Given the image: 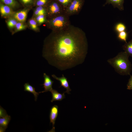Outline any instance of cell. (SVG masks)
<instances>
[{
	"label": "cell",
	"instance_id": "1",
	"mask_svg": "<svg viewBox=\"0 0 132 132\" xmlns=\"http://www.w3.org/2000/svg\"><path fill=\"white\" fill-rule=\"evenodd\" d=\"M88 47L85 32L71 24L60 31H52L44 40L42 56L50 65L64 70L82 63Z\"/></svg>",
	"mask_w": 132,
	"mask_h": 132
},
{
	"label": "cell",
	"instance_id": "2",
	"mask_svg": "<svg viewBox=\"0 0 132 132\" xmlns=\"http://www.w3.org/2000/svg\"><path fill=\"white\" fill-rule=\"evenodd\" d=\"M129 56L125 52H121L107 61L119 74L123 76L129 75L132 70V65L129 59Z\"/></svg>",
	"mask_w": 132,
	"mask_h": 132
},
{
	"label": "cell",
	"instance_id": "3",
	"mask_svg": "<svg viewBox=\"0 0 132 132\" xmlns=\"http://www.w3.org/2000/svg\"><path fill=\"white\" fill-rule=\"evenodd\" d=\"M69 17L64 13L48 19L45 25L48 29L52 31H60L71 24Z\"/></svg>",
	"mask_w": 132,
	"mask_h": 132
},
{
	"label": "cell",
	"instance_id": "4",
	"mask_svg": "<svg viewBox=\"0 0 132 132\" xmlns=\"http://www.w3.org/2000/svg\"><path fill=\"white\" fill-rule=\"evenodd\" d=\"M46 6L47 19L65 13V9L56 0H51Z\"/></svg>",
	"mask_w": 132,
	"mask_h": 132
},
{
	"label": "cell",
	"instance_id": "5",
	"mask_svg": "<svg viewBox=\"0 0 132 132\" xmlns=\"http://www.w3.org/2000/svg\"><path fill=\"white\" fill-rule=\"evenodd\" d=\"M84 0H72L65 9V14L70 17L79 14L84 3Z\"/></svg>",
	"mask_w": 132,
	"mask_h": 132
},
{
	"label": "cell",
	"instance_id": "6",
	"mask_svg": "<svg viewBox=\"0 0 132 132\" xmlns=\"http://www.w3.org/2000/svg\"><path fill=\"white\" fill-rule=\"evenodd\" d=\"M15 12L10 7L0 2V13L1 17L8 19L13 17Z\"/></svg>",
	"mask_w": 132,
	"mask_h": 132
},
{
	"label": "cell",
	"instance_id": "7",
	"mask_svg": "<svg viewBox=\"0 0 132 132\" xmlns=\"http://www.w3.org/2000/svg\"><path fill=\"white\" fill-rule=\"evenodd\" d=\"M32 8L29 7L24 8L22 9L15 11L13 17L18 22H25L28 13Z\"/></svg>",
	"mask_w": 132,
	"mask_h": 132
},
{
	"label": "cell",
	"instance_id": "8",
	"mask_svg": "<svg viewBox=\"0 0 132 132\" xmlns=\"http://www.w3.org/2000/svg\"><path fill=\"white\" fill-rule=\"evenodd\" d=\"M43 77L44 78V83L41 85H43V87L44 88V90L39 92V93L50 91L53 89L52 86L54 81L51 80L49 76L45 73L43 74Z\"/></svg>",
	"mask_w": 132,
	"mask_h": 132
},
{
	"label": "cell",
	"instance_id": "9",
	"mask_svg": "<svg viewBox=\"0 0 132 132\" xmlns=\"http://www.w3.org/2000/svg\"><path fill=\"white\" fill-rule=\"evenodd\" d=\"M62 75V77H57L54 74L52 75V76L54 78L60 82L61 85L59 87L62 86L66 89V91L65 92H64L65 93H67L68 94H70L69 91H71V89L70 88L67 79L63 75Z\"/></svg>",
	"mask_w": 132,
	"mask_h": 132
},
{
	"label": "cell",
	"instance_id": "10",
	"mask_svg": "<svg viewBox=\"0 0 132 132\" xmlns=\"http://www.w3.org/2000/svg\"><path fill=\"white\" fill-rule=\"evenodd\" d=\"M58 113V107L57 105L53 106L51 108L49 116L50 123H52L53 125L52 130L54 131V126L55 120Z\"/></svg>",
	"mask_w": 132,
	"mask_h": 132
},
{
	"label": "cell",
	"instance_id": "11",
	"mask_svg": "<svg viewBox=\"0 0 132 132\" xmlns=\"http://www.w3.org/2000/svg\"><path fill=\"white\" fill-rule=\"evenodd\" d=\"M124 0H106L104 6L111 4L114 8H117L120 11H122L124 10Z\"/></svg>",
	"mask_w": 132,
	"mask_h": 132
},
{
	"label": "cell",
	"instance_id": "12",
	"mask_svg": "<svg viewBox=\"0 0 132 132\" xmlns=\"http://www.w3.org/2000/svg\"><path fill=\"white\" fill-rule=\"evenodd\" d=\"M11 119V116L8 115L5 116L0 118V132H4L7 128L8 124Z\"/></svg>",
	"mask_w": 132,
	"mask_h": 132
},
{
	"label": "cell",
	"instance_id": "13",
	"mask_svg": "<svg viewBox=\"0 0 132 132\" xmlns=\"http://www.w3.org/2000/svg\"><path fill=\"white\" fill-rule=\"evenodd\" d=\"M47 9L46 6H38L35 7L33 10L32 17H35L41 15H45L46 16Z\"/></svg>",
	"mask_w": 132,
	"mask_h": 132
},
{
	"label": "cell",
	"instance_id": "14",
	"mask_svg": "<svg viewBox=\"0 0 132 132\" xmlns=\"http://www.w3.org/2000/svg\"><path fill=\"white\" fill-rule=\"evenodd\" d=\"M50 91L52 95V99L51 100V102L55 101H61L65 98L64 92L61 94L59 93L57 90L53 89Z\"/></svg>",
	"mask_w": 132,
	"mask_h": 132
},
{
	"label": "cell",
	"instance_id": "15",
	"mask_svg": "<svg viewBox=\"0 0 132 132\" xmlns=\"http://www.w3.org/2000/svg\"><path fill=\"white\" fill-rule=\"evenodd\" d=\"M0 2L9 6L14 10L19 8L20 4L16 0H0Z\"/></svg>",
	"mask_w": 132,
	"mask_h": 132
},
{
	"label": "cell",
	"instance_id": "16",
	"mask_svg": "<svg viewBox=\"0 0 132 132\" xmlns=\"http://www.w3.org/2000/svg\"><path fill=\"white\" fill-rule=\"evenodd\" d=\"M28 25L30 28L34 31L38 32H40L39 25L35 18L32 17L28 21Z\"/></svg>",
	"mask_w": 132,
	"mask_h": 132
},
{
	"label": "cell",
	"instance_id": "17",
	"mask_svg": "<svg viewBox=\"0 0 132 132\" xmlns=\"http://www.w3.org/2000/svg\"><path fill=\"white\" fill-rule=\"evenodd\" d=\"M28 26L25 22H18L16 24L13 31L12 32V34L13 35L15 33L26 29Z\"/></svg>",
	"mask_w": 132,
	"mask_h": 132
},
{
	"label": "cell",
	"instance_id": "18",
	"mask_svg": "<svg viewBox=\"0 0 132 132\" xmlns=\"http://www.w3.org/2000/svg\"><path fill=\"white\" fill-rule=\"evenodd\" d=\"M24 91H28L33 93L35 98V100L36 101L39 92L38 93L36 92L35 88L30 85L28 83H25L24 85Z\"/></svg>",
	"mask_w": 132,
	"mask_h": 132
},
{
	"label": "cell",
	"instance_id": "19",
	"mask_svg": "<svg viewBox=\"0 0 132 132\" xmlns=\"http://www.w3.org/2000/svg\"><path fill=\"white\" fill-rule=\"evenodd\" d=\"M122 48L124 51L132 57V39L125 43L122 46Z\"/></svg>",
	"mask_w": 132,
	"mask_h": 132
},
{
	"label": "cell",
	"instance_id": "20",
	"mask_svg": "<svg viewBox=\"0 0 132 132\" xmlns=\"http://www.w3.org/2000/svg\"><path fill=\"white\" fill-rule=\"evenodd\" d=\"M18 22L13 17L7 19L6 23L8 28L10 30H13Z\"/></svg>",
	"mask_w": 132,
	"mask_h": 132
},
{
	"label": "cell",
	"instance_id": "21",
	"mask_svg": "<svg viewBox=\"0 0 132 132\" xmlns=\"http://www.w3.org/2000/svg\"><path fill=\"white\" fill-rule=\"evenodd\" d=\"M35 0H18L24 7L32 8L34 7Z\"/></svg>",
	"mask_w": 132,
	"mask_h": 132
},
{
	"label": "cell",
	"instance_id": "22",
	"mask_svg": "<svg viewBox=\"0 0 132 132\" xmlns=\"http://www.w3.org/2000/svg\"><path fill=\"white\" fill-rule=\"evenodd\" d=\"M34 18L35 19L39 26L43 23H45L47 20L46 16L45 15H39Z\"/></svg>",
	"mask_w": 132,
	"mask_h": 132
},
{
	"label": "cell",
	"instance_id": "23",
	"mask_svg": "<svg viewBox=\"0 0 132 132\" xmlns=\"http://www.w3.org/2000/svg\"><path fill=\"white\" fill-rule=\"evenodd\" d=\"M51 0H35L34 7L46 6Z\"/></svg>",
	"mask_w": 132,
	"mask_h": 132
},
{
	"label": "cell",
	"instance_id": "24",
	"mask_svg": "<svg viewBox=\"0 0 132 132\" xmlns=\"http://www.w3.org/2000/svg\"><path fill=\"white\" fill-rule=\"evenodd\" d=\"M115 28V31L119 33L125 31L126 29V27L124 24L120 22L117 23L116 25Z\"/></svg>",
	"mask_w": 132,
	"mask_h": 132
},
{
	"label": "cell",
	"instance_id": "25",
	"mask_svg": "<svg viewBox=\"0 0 132 132\" xmlns=\"http://www.w3.org/2000/svg\"><path fill=\"white\" fill-rule=\"evenodd\" d=\"M127 33L125 31H123L118 33V38L120 40L127 43L126 40L127 37Z\"/></svg>",
	"mask_w": 132,
	"mask_h": 132
},
{
	"label": "cell",
	"instance_id": "26",
	"mask_svg": "<svg viewBox=\"0 0 132 132\" xmlns=\"http://www.w3.org/2000/svg\"><path fill=\"white\" fill-rule=\"evenodd\" d=\"M59 2L65 9L70 4L72 0H56Z\"/></svg>",
	"mask_w": 132,
	"mask_h": 132
},
{
	"label": "cell",
	"instance_id": "27",
	"mask_svg": "<svg viewBox=\"0 0 132 132\" xmlns=\"http://www.w3.org/2000/svg\"><path fill=\"white\" fill-rule=\"evenodd\" d=\"M127 89L130 90H132V75L130 76L129 80L127 85Z\"/></svg>",
	"mask_w": 132,
	"mask_h": 132
},
{
	"label": "cell",
	"instance_id": "28",
	"mask_svg": "<svg viewBox=\"0 0 132 132\" xmlns=\"http://www.w3.org/2000/svg\"><path fill=\"white\" fill-rule=\"evenodd\" d=\"M7 115L6 110L0 106V117L3 118Z\"/></svg>",
	"mask_w": 132,
	"mask_h": 132
}]
</instances>
